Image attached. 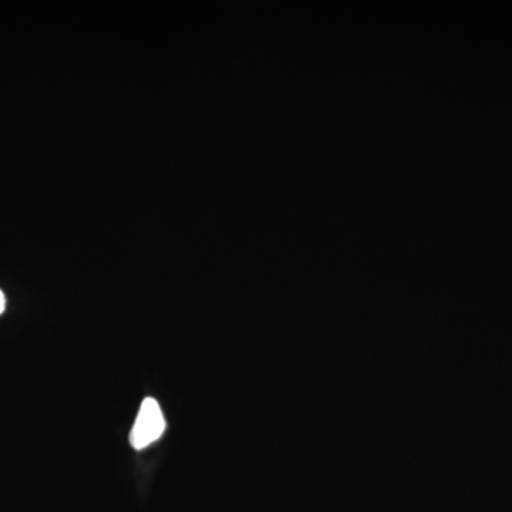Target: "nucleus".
<instances>
[{
    "label": "nucleus",
    "mask_w": 512,
    "mask_h": 512,
    "mask_svg": "<svg viewBox=\"0 0 512 512\" xmlns=\"http://www.w3.org/2000/svg\"><path fill=\"white\" fill-rule=\"evenodd\" d=\"M6 309V296L3 293L2 289H0V315L5 312Z\"/></svg>",
    "instance_id": "nucleus-2"
},
{
    "label": "nucleus",
    "mask_w": 512,
    "mask_h": 512,
    "mask_svg": "<svg viewBox=\"0 0 512 512\" xmlns=\"http://www.w3.org/2000/svg\"><path fill=\"white\" fill-rule=\"evenodd\" d=\"M165 420L157 400L147 397L141 403L136 423L130 433V443L136 450H143L163 436Z\"/></svg>",
    "instance_id": "nucleus-1"
}]
</instances>
